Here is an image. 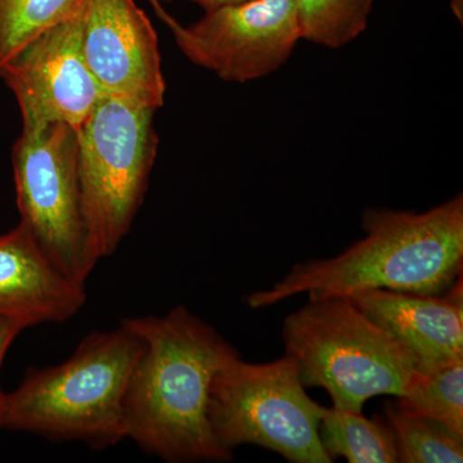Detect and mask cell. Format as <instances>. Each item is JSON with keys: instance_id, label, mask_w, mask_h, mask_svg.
<instances>
[{"instance_id": "6da1fadb", "label": "cell", "mask_w": 463, "mask_h": 463, "mask_svg": "<svg viewBox=\"0 0 463 463\" xmlns=\"http://www.w3.org/2000/svg\"><path fill=\"white\" fill-rule=\"evenodd\" d=\"M121 323L145 344L125 394L127 439L166 462H230L207 408L216 373L239 352L183 306Z\"/></svg>"}, {"instance_id": "7a4b0ae2", "label": "cell", "mask_w": 463, "mask_h": 463, "mask_svg": "<svg viewBox=\"0 0 463 463\" xmlns=\"http://www.w3.org/2000/svg\"><path fill=\"white\" fill-rule=\"evenodd\" d=\"M365 236L337 257L298 263L272 288L249 295L252 309L307 294L352 297L370 289L443 295L462 274L463 199L425 213L368 209Z\"/></svg>"}, {"instance_id": "3957f363", "label": "cell", "mask_w": 463, "mask_h": 463, "mask_svg": "<svg viewBox=\"0 0 463 463\" xmlns=\"http://www.w3.org/2000/svg\"><path fill=\"white\" fill-rule=\"evenodd\" d=\"M143 340L120 323L80 341L67 361L30 368L5 394L0 429L53 441H79L91 449L118 446L125 435L124 402Z\"/></svg>"}, {"instance_id": "277c9868", "label": "cell", "mask_w": 463, "mask_h": 463, "mask_svg": "<svg viewBox=\"0 0 463 463\" xmlns=\"http://www.w3.org/2000/svg\"><path fill=\"white\" fill-rule=\"evenodd\" d=\"M282 340L303 385L325 389L340 410L362 412L379 395L403 397L419 373L416 356L349 297L309 298L286 317Z\"/></svg>"}, {"instance_id": "5b68a950", "label": "cell", "mask_w": 463, "mask_h": 463, "mask_svg": "<svg viewBox=\"0 0 463 463\" xmlns=\"http://www.w3.org/2000/svg\"><path fill=\"white\" fill-rule=\"evenodd\" d=\"M323 411L307 394L292 356L248 364L239 355L216 373L207 414L216 440L230 452L250 444L291 463H332L319 435Z\"/></svg>"}, {"instance_id": "8992f818", "label": "cell", "mask_w": 463, "mask_h": 463, "mask_svg": "<svg viewBox=\"0 0 463 463\" xmlns=\"http://www.w3.org/2000/svg\"><path fill=\"white\" fill-rule=\"evenodd\" d=\"M155 112L105 96L78 130L85 219L99 260L118 249L145 200L157 156Z\"/></svg>"}, {"instance_id": "52a82bcc", "label": "cell", "mask_w": 463, "mask_h": 463, "mask_svg": "<svg viewBox=\"0 0 463 463\" xmlns=\"http://www.w3.org/2000/svg\"><path fill=\"white\" fill-rule=\"evenodd\" d=\"M12 164L21 222L57 269L85 288L99 259L85 219L78 130L65 123L23 129Z\"/></svg>"}, {"instance_id": "ba28073f", "label": "cell", "mask_w": 463, "mask_h": 463, "mask_svg": "<svg viewBox=\"0 0 463 463\" xmlns=\"http://www.w3.org/2000/svg\"><path fill=\"white\" fill-rule=\"evenodd\" d=\"M191 26L172 20L176 47L191 62L225 81L272 74L300 41L295 0H249L205 11Z\"/></svg>"}, {"instance_id": "9c48e42d", "label": "cell", "mask_w": 463, "mask_h": 463, "mask_svg": "<svg viewBox=\"0 0 463 463\" xmlns=\"http://www.w3.org/2000/svg\"><path fill=\"white\" fill-rule=\"evenodd\" d=\"M83 7L33 39L0 70L20 106L23 129L65 123L79 130L105 97L81 53Z\"/></svg>"}, {"instance_id": "30bf717a", "label": "cell", "mask_w": 463, "mask_h": 463, "mask_svg": "<svg viewBox=\"0 0 463 463\" xmlns=\"http://www.w3.org/2000/svg\"><path fill=\"white\" fill-rule=\"evenodd\" d=\"M81 53L105 96L143 108L164 105L157 33L134 0H85Z\"/></svg>"}, {"instance_id": "8fae6325", "label": "cell", "mask_w": 463, "mask_h": 463, "mask_svg": "<svg viewBox=\"0 0 463 463\" xmlns=\"http://www.w3.org/2000/svg\"><path fill=\"white\" fill-rule=\"evenodd\" d=\"M462 276L443 295L370 289L349 297L430 373L463 361Z\"/></svg>"}, {"instance_id": "7c38bea8", "label": "cell", "mask_w": 463, "mask_h": 463, "mask_svg": "<svg viewBox=\"0 0 463 463\" xmlns=\"http://www.w3.org/2000/svg\"><path fill=\"white\" fill-rule=\"evenodd\" d=\"M85 301L84 286L57 269L24 222L0 237V316L27 327L62 323L78 315Z\"/></svg>"}, {"instance_id": "4fadbf2b", "label": "cell", "mask_w": 463, "mask_h": 463, "mask_svg": "<svg viewBox=\"0 0 463 463\" xmlns=\"http://www.w3.org/2000/svg\"><path fill=\"white\" fill-rule=\"evenodd\" d=\"M319 435L332 461L343 457L349 463L398 462L394 432L379 417L367 419L362 412L325 408Z\"/></svg>"}, {"instance_id": "5bb4252c", "label": "cell", "mask_w": 463, "mask_h": 463, "mask_svg": "<svg viewBox=\"0 0 463 463\" xmlns=\"http://www.w3.org/2000/svg\"><path fill=\"white\" fill-rule=\"evenodd\" d=\"M383 411L397 440L398 462H463V438L455 432L412 412L398 399L388 402Z\"/></svg>"}, {"instance_id": "9a60e30c", "label": "cell", "mask_w": 463, "mask_h": 463, "mask_svg": "<svg viewBox=\"0 0 463 463\" xmlns=\"http://www.w3.org/2000/svg\"><path fill=\"white\" fill-rule=\"evenodd\" d=\"M300 38L337 50L367 29L373 0H295Z\"/></svg>"}, {"instance_id": "2e32d148", "label": "cell", "mask_w": 463, "mask_h": 463, "mask_svg": "<svg viewBox=\"0 0 463 463\" xmlns=\"http://www.w3.org/2000/svg\"><path fill=\"white\" fill-rule=\"evenodd\" d=\"M397 399L412 412L463 438V361L417 373L403 397Z\"/></svg>"}, {"instance_id": "e0dca14e", "label": "cell", "mask_w": 463, "mask_h": 463, "mask_svg": "<svg viewBox=\"0 0 463 463\" xmlns=\"http://www.w3.org/2000/svg\"><path fill=\"white\" fill-rule=\"evenodd\" d=\"M83 5L84 0H0V70L33 39Z\"/></svg>"}, {"instance_id": "ac0fdd59", "label": "cell", "mask_w": 463, "mask_h": 463, "mask_svg": "<svg viewBox=\"0 0 463 463\" xmlns=\"http://www.w3.org/2000/svg\"><path fill=\"white\" fill-rule=\"evenodd\" d=\"M27 326L20 319L12 317L0 316V368H2L5 356L7 354L9 346L21 331L25 330ZM5 392L0 389V416H2L3 404H5Z\"/></svg>"}, {"instance_id": "d6986e66", "label": "cell", "mask_w": 463, "mask_h": 463, "mask_svg": "<svg viewBox=\"0 0 463 463\" xmlns=\"http://www.w3.org/2000/svg\"><path fill=\"white\" fill-rule=\"evenodd\" d=\"M188 2L200 5L205 11H210V9L222 7V5H237V3L249 2V0H188Z\"/></svg>"}, {"instance_id": "ffe728a7", "label": "cell", "mask_w": 463, "mask_h": 463, "mask_svg": "<svg viewBox=\"0 0 463 463\" xmlns=\"http://www.w3.org/2000/svg\"><path fill=\"white\" fill-rule=\"evenodd\" d=\"M450 7L459 24L463 23V0H450Z\"/></svg>"}, {"instance_id": "44dd1931", "label": "cell", "mask_w": 463, "mask_h": 463, "mask_svg": "<svg viewBox=\"0 0 463 463\" xmlns=\"http://www.w3.org/2000/svg\"><path fill=\"white\" fill-rule=\"evenodd\" d=\"M149 3H151L152 7L155 8V11H156V14H158V17L161 18V20L164 21V23H167V21L172 18V16H169V14H166L165 9L161 7L160 3L157 2V0H148Z\"/></svg>"}, {"instance_id": "7402d4cb", "label": "cell", "mask_w": 463, "mask_h": 463, "mask_svg": "<svg viewBox=\"0 0 463 463\" xmlns=\"http://www.w3.org/2000/svg\"><path fill=\"white\" fill-rule=\"evenodd\" d=\"M158 3L161 2H175V0H157Z\"/></svg>"}]
</instances>
